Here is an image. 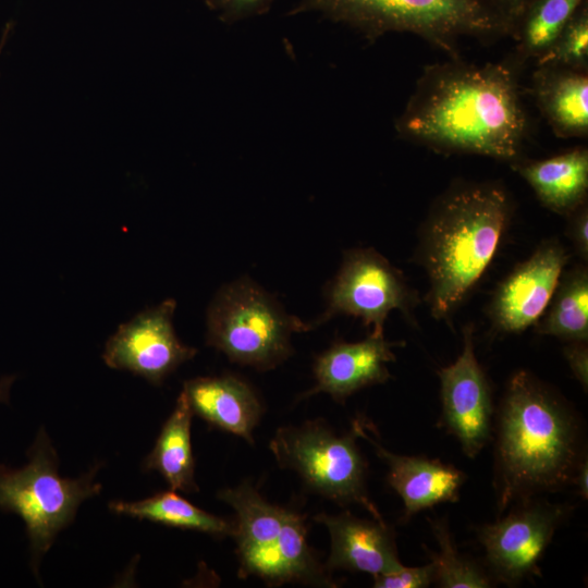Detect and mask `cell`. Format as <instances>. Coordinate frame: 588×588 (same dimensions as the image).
Instances as JSON below:
<instances>
[{
  "mask_svg": "<svg viewBox=\"0 0 588 588\" xmlns=\"http://www.w3.org/2000/svg\"><path fill=\"white\" fill-rule=\"evenodd\" d=\"M513 198L501 182L458 181L431 205L418 234L416 260L426 271V302L449 320L482 278L511 224Z\"/></svg>",
  "mask_w": 588,
  "mask_h": 588,
  "instance_id": "obj_2",
  "label": "cell"
},
{
  "mask_svg": "<svg viewBox=\"0 0 588 588\" xmlns=\"http://www.w3.org/2000/svg\"><path fill=\"white\" fill-rule=\"evenodd\" d=\"M109 509L117 514L217 537L232 536L234 529V523L200 510L174 491L135 502L113 501Z\"/></svg>",
  "mask_w": 588,
  "mask_h": 588,
  "instance_id": "obj_22",
  "label": "cell"
},
{
  "mask_svg": "<svg viewBox=\"0 0 588 588\" xmlns=\"http://www.w3.org/2000/svg\"><path fill=\"white\" fill-rule=\"evenodd\" d=\"M372 577L376 588H426L434 581V567L430 562L424 566H403L397 571Z\"/></svg>",
  "mask_w": 588,
  "mask_h": 588,
  "instance_id": "obj_27",
  "label": "cell"
},
{
  "mask_svg": "<svg viewBox=\"0 0 588 588\" xmlns=\"http://www.w3.org/2000/svg\"><path fill=\"white\" fill-rule=\"evenodd\" d=\"M15 380V376H5L0 379V402L9 404L10 389Z\"/></svg>",
  "mask_w": 588,
  "mask_h": 588,
  "instance_id": "obj_32",
  "label": "cell"
},
{
  "mask_svg": "<svg viewBox=\"0 0 588 588\" xmlns=\"http://www.w3.org/2000/svg\"><path fill=\"white\" fill-rule=\"evenodd\" d=\"M585 0H534L516 23L514 65L537 62Z\"/></svg>",
  "mask_w": 588,
  "mask_h": 588,
  "instance_id": "obj_23",
  "label": "cell"
},
{
  "mask_svg": "<svg viewBox=\"0 0 588 588\" xmlns=\"http://www.w3.org/2000/svg\"><path fill=\"white\" fill-rule=\"evenodd\" d=\"M176 302L168 298L122 323L108 339L102 359L110 368L127 370L155 385L196 354L175 334Z\"/></svg>",
  "mask_w": 588,
  "mask_h": 588,
  "instance_id": "obj_10",
  "label": "cell"
},
{
  "mask_svg": "<svg viewBox=\"0 0 588 588\" xmlns=\"http://www.w3.org/2000/svg\"><path fill=\"white\" fill-rule=\"evenodd\" d=\"M9 34H10V25H7V27H5V29H4L3 34H2V37L0 39V57H1V53H2V51L4 49V46L7 44Z\"/></svg>",
  "mask_w": 588,
  "mask_h": 588,
  "instance_id": "obj_33",
  "label": "cell"
},
{
  "mask_svg": "<svg viewBox=\"0 0 588 588\" xmlns=\"http://www.w3.org/2000/svg\"><path fill=\"white\" fill-rule=\"evenodd\" d=\"M353 429L387 464V480L403 501L405 518L437 504L458 500L465 481L462 470L438 460L392 453L371 438L359 420H355Z\"/></svg>",
  "mask_w": 588,
  "mask_h": 588,
  "instance_id": "obj_15",
  "label": "cell"
},
{
  "mask_svg": "<svg viewBox=\"0 0 588 588\" xmlns=\"http://www.w3.org/2000/svg\"><path fill=\"white\" fill-rule=\"evenodd\" d=\"M566 234L581 261L588 260V206L587 201L567 216Z\"/></svg>",
  "mask_w": 588,
  "mask_h": 588,
  "instance_id": "obj_28",
  "label": "cell"
},
{
  "mask_svg": "<svg viewBox=\"0 0 588 588\" xmlns=\"http://www.w3.org/2000/svg\"><path fill=\"white\" fill-rule=\"evenodd\" d=\"M509 27L511 36L524 11L534 0H487Z\"/></svg>",
  "mask_w": 588,
  "mask_h": 588,
  "instance_id": "obj_30",
  "label": "cell"
},
{
  "mask_svg": "<svg viewBox=\"0 0 588 588\" xmlns=\"http://www.w3.org/2000/svg\"><path fill=\"white\" fill-rule=\"evenodd\" d=\"M564 357L576 380L585 392L588 388V346L587 342H566L563 347Z\"/></svg>",
  "mask_w": 588,
  "mask_h": 588,
  "instance_id": "obj_29",
  "label": "cell"
},
{
  "mask_svg": "<svg viewBox=\"0 0 588 588\" xmlns=\"http://www.w3.org/2000/svg\"><path fill=\"white\" fill-rule=\"evenodd\" d=\"M206 344L230 360L259 370L274 368L293 352V332L306 322L289 315L262 287L247 277L223 285L207 310Z\"/></svg>",
  "mask_w": 588,
  "mask_h": 588,
  "instance_id": "obj_7",
  "label": "cell"
},
{
  "mask_svg": "<svg viewBox=\"0 0 588 588\" xmlns=\"http://www.w3.org/2000/svg\"><path fill=\"white\" fill-rule=\"evenodd\" d=\"M513 63L458 57L427 65L395 121L400 137L439 152L510 163L520 158L527 117Z\"/></svg>",
  "mask_w": 588,
  "mask_h": 588,
  "instance_id": "obj_1",
  "label": "cell"
},
{
  "mask_svg": "<svg viewBox=\"0 0 588 588\" xmlns=\"http://www.w3.org/2000/svg\"><path fill=\"white\" fill-rule=\"evenodd\" d=\"M563 244L551 238L498 284L487 315L494 334H518L535 327L546 311L568 262Z\"/></svg>",
  "mask_w": 588,
  "mask_h": 588,
  "instance_id": "obj_12",
  "label": "cell"
},
{
  "mask_svg": "<svg viewBox=\"0 0 588 588\" xmlns=\"http://www.w3.org/2000/svg\"><path fill=\"white\" fill-rule=\"evenodd\" d=\"M399 345L385 340L384 334L373 333L359 342L334 343L316 358V384L303 396L324 392L343 402L363 388L385 382L391 378L387 365L395 360L392 350Z\"/></svg>",
  "mask_w": 588,
  "mask_h": 588,
  "instance_id": "obj_14",
  "label": "cell"
},
{
  "mask_svg": "<svg viewBox=\"0 0 588 588\" xmlns=\"http://www.w3.org/2000/svg\"><path fill=\"white\" fill-rule=\"evenodd\" d=\"M218 498L236 514L232 537L240 576H256L275 585L335 586L308 546L301 514L269 503L249 483L223 489Z\"/></svg>",
  "mask_w": 588,
  "mask_h": 588,
  "instance_id": "obj_5",
  "label": "cell"
},
{
  "mask_svg": "<svg viewBox=\"0 0 588 588\" xmlns=\"http://www.w3.org/2000/svg\"><path fill=\"white\" fill-rule=\"evenodd\" d=\"M327 308L306 322L307 330L338 315L359 318L373 334H384V322L392 310L413 320L417 293L401 270L373 248H355L344 253L340 269L328 285Z\"/></svg>",
  "mask_w": 588,
  "mask_h": 588,
  "instance_id": "obj_9",
  "label": "cell"
},
{
  "mask_svg": "<svg viewBox=\"0 0 588 588\" xmlns=\"http://www.w3.org/2000/svg\"><path fill=\"white\" fill-rule=\"evenodd\" d=\"M536 332L565 342L588 341V269L580 264L564 271Z\"/></svg>",
  "mask_w": 588,
  "mask_h": 588,
  "instance_id": "obj_21",
  "label": "cell"
},
{
  "mask_svg": "<svg viewBox=\"0 0 588 588\" xmlns=\"http://www.w3.org/2000/svg\"><path fill=\"white\" fill-rule=\"evenodd\" d=\"M430 525L439 546V551L431 554L433 583L442 588L491 587L492 579L485 569L458 552L444 519L430 520Z\"/></svg>",
  "mask_w": 588,
  "mask_h": 588,
  "instance_id": "obj_24",
  "label": "cell"
},
{
  "mask_svg": "<svg viewBox=\"0 0 588 588\" xmlns=\"http://www.w3.org/2000/svg\"><path fill=\"white\" fill-rule=\"evenodd\" d=\"M192 408L181 391L173 412L163 424L152 451L145 457L143 469L158 471L172 490L196 492L195 460L191 442Z\"/></svg>",
  "mask_w": 588,
  "mask_h": 588,
  "instance_id": "obj_20",
  "label": "cell"
},
{
  "mask_svg": "<svg viewBox=\"0 0 588 588\" xmlns=\"http://www.w3.org/2000/svg\"><path fill=\"white\" fill-rule=\"evenodd\" d=\"M27 456L28 463L21 468L0 464V510L24 522L30 567L38 576L40 561L58 534L74 520L85 500L100 493L102 486L94 479L102 464L96 463L77 478L61 477L57 451L44 427Z\"/></svg>",
  "mask_w": 588,
  "mask_h": 588,
  "instance_id": "obj_6",
  "label": "cell"
},
{
  "mask_svg": "<svg viewBox=\"0 0 588 588\" xmlns=\"http://www.w3.org/2000/svg\"><path fill=\"white\" fill-rule=\"evenodd\" d=\"M316 520L327 527L330 536L327 569L344 568L375 576L404 566L397 556L393 532L384 522L358 518L348 512L318 514Z\"/></svg>",
  "mask_w": 588,
  "mask_h": 588,
  "instance_id": "obj_16",
  "label": "cell"
},
{
  "mask_svg": "<svg viewBox=\"0 0 588 588\" xmlns=\"http://www.w3.org/2000/svg\"><path fill=\"white\" fill-rule=\"evenodd\" d=\"M182 391L193 414L253 443L262 406L247 382L232 375L198 377L185 381Z\"/></svg>",
  "mask_w": 588,
  "mask_h": 588,
  "instance_id": "obj_17",
  "label": "cell"
},
{
  "mask_svg": "<svg viewBox=\"0 0 588 588\" xmlns=\"http://www.w3.org/2000/svg\"><path fill=\"white\" fill-rule=\"evenodd\" d=\"M532 95L558 137L588 135V71L555 65H537Z\"/></svg>",
  "mask_w": 588,
  "mask_h": 588,
  "instance_id": "obj_19",
  "label": "cell"
},
{
  "mask_svg": "<svg viewBox=\"0 0 588 588\" xmlns=\"http://www.w3.org/2000/svg\"><path fill=\"white\" fill-rule=\"evenodd\" d=\"M578 493L584 498L585 500L588 497V462L587 458H583L580 463L577 466L576 473L573 478V482Z\"/></svg>",
  "mask_w": 588,
  "mask_h": 588,
  "instance_id": "obj_31",
  "label": "cell"
},
{
  "mask_svg": "<svg viewBox=\"0 0 588 588\" xmlns=\"http://www.w3.org/2000/svg\"><path fill=\"white\" fill-rule=\"evenodd\" d=\"M495 456L499 513L516 499L572 483L584 458L573 411L526 370L507 382Z\"/></svg>",
  "mask_w": 588,
  "mask_h": 588,
  "instance_id": "obj_3",
  "label": "cell"
},
{
  "mask_svg": "<svg viewBox=\"0 0 588 588\" xmlns=\"http://www.w3.org/2000/svg\"><path fill=\"white\" fill-rule=\"evenodd\" d=\"M547 209L568 216L587 201L588 150L579 146L539 160L520 158L511 164Z\"/></svg>",
  "mask_w": 588,
  "mask_h": 588,
  "instance_id": "obj_18",
  "label": "cell"
},
{
  "mask_svg": "<svg viewBox=\"0 0 588 588\" xmlns=\"http://www.w3.org/2000/svg\"><path fill=\"white\" fill-rule=\"evenodd\" d=\"M535 65H555L588 71V1L565 24L550 49Z\"/></svg>",
  "mask_w": 588,
  "mask_h": 588,
  "instance_id": "obj_25",
  "label": "cell"
},
{
  "mask_svg": "<svg viewBox=\"0 0 588 588\" xmlns=\"http://www.w3.org/2000/svg\"><path fill=\"white\" fill-rule=\"evenodd\" d=\"M441 387L442 421L461 444L465 455L475 457L491 434L492 402L487 376L477 360L474 326L463 328V348L454 363L438 370Z\"/></svg>",
  "mask_w": 588,
  "mask_h": 588,
  "instance_id": "obj_13",
  "label": "cell"
},
{
  "mask_svg": "<svg viewBox=\"0 0 588 588\" xmlns=\"http://www.w3.org/2000/svg\"><path fill=\"white\" fill-rule=\"evenodd\" d=\"M315 12L369 40L411 33L457 57L463 37L509 36V27L487 0H298L289 15Z\"/></svg>",
  "mask_w": 588,
  "mask_h": 588,
  "instance_id": "obj_4",
  "label": "cell"
},
{
  "mask_svg": "<svg viewBox=\"0 0 588 588\" xmlns=\"http://www.w3.org/2000/svg\"><path fill=\"white\" fill-rule=\"evenodd\" d=\"M277 0H206L207 7L226 24L268 13Z\"/></svg>",
  "mask_w": 588,
  "mask_h": 588,
  "instance_id": "obj_26",
  "label": "cell"
},
{
  "mask_svg": "<svg viewBox=\"0 0 588 588\" xmlns=\"http://www.w3.org/2000/svg\"><path fill=\"white\" fill-rule=\"evenodd\" d=\"M567 506L529 502L479 530L493 577L515 585L539 574L538 562L564 520Z\"/></svg>",
  "mask_w": 588,
  "mask_h": 588,
  "instance_id": "obj_11",
  "label": "cell"
},
{
  "mask_svg": "<svg viewBox=\"0 0 588 588\" xmlns=\"http://www.w3.org/2000/svg\"><path fill=\"white\" fill-rule=\"evenodd\" d=\"M357 433L339 436L320 421L282 427L270 441L278 464L296 471L313 491L341 504L356 503L384 522L366 489V462Z\"/></svg>",
  "mask_w": 588,
  "mask_h": 588,
  "instance_id": "obj_8",
  "label": "cell"
}]
</instances>
